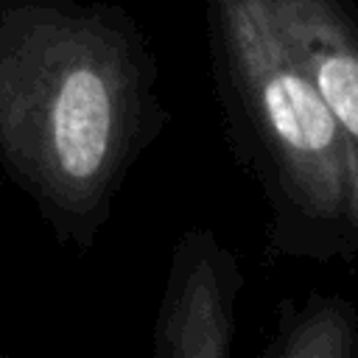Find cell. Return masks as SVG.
I'll list each match as a JSON object with an SVG mask.
<instances>
[{"mask_svg":"<svg viewBox=\"0 0 358 358\" xmlns=\"http://www.w3.org/2000/svg\"><path fill=\"white\" fill-rule=\"evenodd\" d=\"M344 134L358 173V11L352 0H260Z\"/></svg>","mask_w":358,"mask_h":358,"instance_id":"cell-4","label":"cell"},{"mask_svg":"<svg viewBox=\"0 0 358 358\" xmlns=\"http://www.w3.org/2000/svg\"><path fill=\"white\" fill-rule=\"evenodd\" d=\"M235 255L213 229L193 227L171 249L165 294L154 322L159 358H227L235 341V305L243 291Z\"/></svg>","mask_w":358,"mask_h":358,"instance_id":"cell-3","label":"cell"},{"mask_svg":"<svg viewBox=\"0 0 358 358\" xmlns=\"http://www.w3.org/2000/svg\"><path fill=\"white\" fill-rule=\"evenodd\" d=\"M168 123L140 25L98 0H0V168L62 243L92 249Z\"/></svg>","mask_w":358,"mask_h":358,"instance_id":"cell-1","label":"cell"},{"mask_svg":"<svg viewBox=\"0 0 358 358\" xmlns=\"http://www.w3.org/2000/svg\"><path fill=\"white\" fill-rule=\"evenodd\" d=\"M227 140L268 207L288 257H358V173L344 134L260 0H204Z\"/></svg>","mask_w":358,"mask_h":358,"instance_id":"cell-2","label":"cell"},{"mask_svg":"<svg viewBox=\"0 0 358 358\" xmlns=\"http://www.w3.org/2000/svg\"><path fill=\"white\" fill-rule=\"evenodd\" d=\"M266 358H358V313L341 296L308 294L285 299Z\"/></svg>","mask_w":358,"mask_h":358,"instance_id":"cell-5","label":"cell"}]
</instances>
